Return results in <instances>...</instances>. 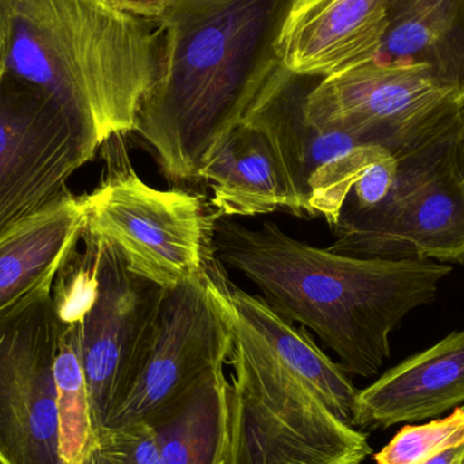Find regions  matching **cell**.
Here are the masks:
<instances>
[{
  "mask_svg": "<svg viewBox=\"0 0 464 464\" xmlns=\"http://www.w3.org/2000/svg\"><path fill=\"white\" fill-rule=\"evenodd\" d=\"M294 0H177L157 19V83L135 130L174 184L201 170L281 64L278 41Z\"/></svg>",
  "mask_w": 464,
  "mask_h": 464,
  "instance_id": "1",
  "label": "cell"
},
{
  "mask_svg": "<svg viewBox=\"0 0 464 464\" xmlns=\"http://www.w3.org/2000/svg\"><path fill=\"white\" fill-rule=\"evenodd\" d=\"M215 256L256 286L278 315L314 333L348 375H376L390 335L435 302L452 265L425 259L362 258L315 247L264 222L251 228L220 217Z\"/></svg>",
  "mask_w": 464,
  "mask_h": 464,
  "instance_id": "2",
  "label": "cell"
},
{
  "mask_svg": "<svg viewBox=\"0 0 464 464\" xmlns=\"http://www.w3.org/2000/svg\"><path fill=\"white\" fill-rule=\"evenodd\" d=\"M162 53L157 22L105 0H19L5 72L51 95L105 144L135 130Z\"/></svg>",
  "mask_w": 464,
  "mask_h": 464,
  "instance_id": "3",
  "label": "cell"
},
{
  "mask_svg": "<svg viewBox=\"0 0 464 464\" xmlns=\"http://www.w3.org/2000/svg\"><path fill=\"white\" fill-rule=\"evenodd\" d=\"M207 286L232 340L225 464L364 462L372 454L367 436L341 421L230 300Z\"/></svg>",
  "mask_w": 464,
  "mask_h": 464,
  "instance_id": "4",
  "label": "cell"
},
{
  "mask_svg": "<svg viewBox=\"0 0 464 464\" xmlns=\"http://www.w3.org/2000/svg\"><path fill=\"white\" fill-rule=\"evenodd\" d=\"M92 265L53 291L60 318L78 327L95 432L111 424L140 375L165 289L128 269L116 246L84 231Z\"/></svg>",
  "mask_w": 464,
  "mask_h": 464,
  "instance_id": "5",
  "label": "cell"
},
{
  "mask_svg": "<svg viewBox=\"0 0 464 464\" xmlns=\"http://www.w3.org/2000/svg\"><path fill=\"white\" fill-rule=\"evenodd\" d=\"M308 120L408 162L460 132L458 98L424 65L376 59L321 79L305 101Z\"/></svg>",
  "mask_w": 464,
  "mask_h": 464,
  "instance_id": "6",
  "label": "cell"
},
{
  "mask_svg": "<svg viewBox=\"0 0 464 464\" xmlns=\"http://www.w3.org/2000/svg\"><path fill=\"white\" fill-rule=\"evenodd\" d=\"M86 230L116 246L128 269L162 288L203 276L219 214L198 193L150 187L124 162L89 195Z\"/></svg>",
  "mask_w": 464,
  "mask_h": 464,
  "instance_id": "7",
  "label": "cell"
},
{
  "mask_svg": "<svg viewBox=\"0 0 464 464\" xmlns=\"http://www.w3.org/2000/svg\"><path fill=\"white\" fill-rule=\"evenodd\" d=\"M455 143L400 163L392 192L373 208H343L327 248L362 258L463 264L464 179Z\"/></svg>",
  "mask_w": 464,
  "mask_h": 464,
  "instance_id": "8",
  "label": "cell"
},
{
  "mask_svg": "<svg viewBox=\"0 0 464 464\" xmlns=\"http://www.w3.org/2000/svg\"><path fill=\"white\" fill-rule=\"evenodd\" d=\"M321 79L278 65L242 122L272 147L288 184L289 214L322 217L333 227L357 179L392 152L341 130H322L308 120L305 101Z\"/></svg>",
  "mask_w": 464,
  "mask_h": 464,
  "instance_id": "9",
  "label": "cell"
},
{
  "mask_svg": "<svg viewBox=\"0 0 464 464\" xmlns=\"http://www.w3.org/2000/svg\"><path fill=\"white\" fill-rule=\"evenodd\" d=\"M54 278L0 313V464H64L54 382L64 322Z\"/></svg>",
  "mask_w": 464,
  "mask_h": 464,
  "instance_id": "10",
  "label": "cell"
},
{
  "mask_svg": "<svg viewBox=\"0 0 464 464\" xmlns=\"http://www.w3.org/2000/svg\"><path fill=\"white\" fill-rule=\"evenodd\" d=\"M102 139L51 95L5 72L0 78V234L40 211L94 160Z\"/></svg>",
  "mask_w": 464,
  "mask_h": 464,
  "instance_id": "11",
  "label": "cell"
},
{
  "mask_svg": "<svg viewBox=\"0 0 464 464\" xmlns=\"http://www.w3.org/2000/svg\"><path fill=\"white\" fill-rule=\"evenodd\" d=\"M231 348L230 332L204 275L165 289L140 375L106 428L146 421L209 371L227 364Z\"/></svg>",
  "mask_w": 464,
  "mask_h": 464,
  "instance_id": "12",
  "label": "cell"
},
{
  "mask_svg": "<svg viewBox=\"0 0 464 464\" xmlns=\"http://www.w3.org/2000/svg\"><path fill=\"white\" fill-rule=\"evenodd\" d=\"M387 26V0H294L278 41L281 64L335 75L376 59Z\"/></svg>",
  "mask_w": 464,
  "mask_h": 464,
  "instance_id": "13",
  "label": "cell"
},
{
  "mask_svg": "<svg viewBox=\"0 0 464 464\" xmlns=\"http://www.w3.org/2000/svg\"><path fill=\"white\" fill-rule=\"evenodd\" d=\"M463 402L464 330H459L359 392L352 425L383 430L439 416Z\"/></svg>",
  "mask_w": 464,
  "mask_h": 464,
  "instance_id": "14",
  "label": "cell"
},
{
  "mask_svg": "<svg viewBox=\"0 0 464 464\" xmlns=\"http://www.w3.org/2000/svg\"><path fill=\"white\" fill-rule=\"evenodd\" d=\"M87 227L84 196L60 193L0 234V313L51 278L76 251Z\"/></svg>",
  "mask_w": 464,
  "mask_h": 464,
  "instance_id": "15",
  "label": "cell"
},
{
  "mask_svg": "<svg viewBox=\"0 0 464 464\" xmlns=\"http://www.w3.org/2000/svg\"><path fill=\"white\" fill-rule=\"evenodd\" d=\"M212 189L211 206L223 218L288 212L291 195L266 139L240 121L212 152L200 174Z\"/></svg>",
  "mask_w": 464,
  "mask_h": 464,
  "instance_id": "16",
  "label": "cell"
},
{
  "mask_svg": "<svg viewBox=\"0 0 464 464\" xmlns=\"http://www.w3.org/2000/svg\"><path fill=\"white\" fill-rule=\"evenodd\" d=\"M379 59L424 65L464 98V0H387Z\"/></svg>",
  "mask_w": 464,
  "mask_h": 464,
  "instance_id": "17",
  "label": "cell"
},
{
  "mask_svg": "<svg viewBox=\"0 0 464 464\" xmlns=\"http://www.w3.org/2000/svg\"><path fill=\"white\" fill-rule=\"evenodd\" d=\"M227 387L220 365L146 420L154 428L163 464H225Z\"/></svg>",
  "mask_w": 464,
  "mask_h": 464,
  "instance_id": "18",
  "label": "cell"
},
{
  "mask_svg": "<svg viewBox=\"0 0 464 464\" xmlns=\"http://www.w3.org/2000/svg\"><path fill=\"white\" fill-rule=\"evenodd\" d=\"M64 322V321H63ZM60 440L64 464H76L97 446L89 389L79 353L78 327L64 322L54 360Z\"/></svg>",
  "mask_w": 464,
  "mask_h": 464,
  "instance_id": "19",
  "label": "cell"
},
{
  "mask_svg": "<svg viewBox=\"0 0 464 464\" xmlns=\"http://www.w3.org/2000/svg\"><path fill=\"white\" fill-rule=\"evenodd\" d=\"M464 444V406L428 424L408 425L375 455L376 464H420Z\"/></svg>",
  "mask_w": 464,
  "mask_h": 464,
  "instance_id": "20",
  "label": "cell"
},
{
  "mask_svg": "<svg viewBox=\"0 0 464 464\" xmlns=\"http://www.w3.org/2000/svg\"><path fill=\"white\" fill-rule=\"evenodd\" d=\"M97 447L109 464H163L154 428L147 421L100 430Z\"/></svg>",
  "mask_w": 464,
  "mask_h": 464,
  "instance_id": "21",
  "label": "cell"
},
{
  "mask_svg": "<svg viewBox=\"0 0 464 464\" xmlns=\"http://www.w3.org/2000/svg\"><path fill=\"white\" fill-rule=\"evenodd\" d=\"M398 170L400 162L392 154L371 165L352 188L343 208L364 211L381 204L392 192Z\"/></svg>",
  "mask_w": 464,
  "mask_h": 464,
  "instance_id": "22",
  "label": "cell"
},
{
  "mask_svg": "<svg viewBox=\"0 0 464 464\" xmlns=\"http://www.w3.org/2000/svg\"><path fill=\"white\" fill-rule=\"evenodd\" d=\"M111 7L138 18L157 21L177 0H105Z\"/></svg>",
  "mask_w": 464,
  "mask_h": 464,
  "instance_id": "23",
  "label": "cell"
},
{
  "mask_svg": "<svg viewBox=\"0 0 464 464\" xmlns=\"http://www.w3.org/2000/svg\"><path fill=\"white\" fill-rule=\"evenodd\" d=\"M19 0H0V78L5 75Z\"/></svg>",
  "mask_w": 464,
  "mask_h": 464,
  "instance_id": "24",
  "label": "cell"
},
{
  "mask_svg": "<svg viewBox=\"0 0 464 464\" xmlns=\"http://www.w3.org/2000/svg\"><path fill=\"white\" fill-rule=\"evenodd\" d=\"M464 454V444L462 446L452 447V449L446 450L440 452L436 457L425 460L420 464H459Z\"/></svg>",
  "mask_w": 464,
  "mask_h": 464,
  "instance_id": "25",
  "label": "cell"
},
{
  "mask_svg": "<svg viewBox=\"0 0 464 464\" xmlns=\"http://www.w3.org/2000/svg\"><path fill=\"white\" fill-rule=\"evenodd\" d=\"M460 109V132L458 136L457 143H455V160H457L458 169L464 179V98L459 101Z\"/></svg>",
  "mask_w": 464,
  "mask_h": 464,
  "instance_id": "26",
  "label": "cell"
},
{
  "mask_svg": "<svg viewBox=\"0 0 464 464\" xmlns=\"http://www.w3.org/2000/svg\"><path fill=\"white\" fill-rule=\"evenodd\" d=\"M76 464H109V462L105 459V457L101 454L98 447L94 446L89 452H87L86 455H84L83 459Z\"/></svg>",
  "mask_w": 464,
  "mask_h": 464,
  "instance_id": "27",
  "label": "cell"
},
{
  "mask_svg": "<svg viewBox=\"0 0 464 464\" xmlns=\"http://www.w3.org/2000/svg\"><path fill=\"white\" fill-rule=\"evenodd\" d=\"M459 464H464V454H463L462 459H460V463Z\"/></svg>",
  "mask_w": 464,
  "mask_h": 464,
  "instance_id": "28",
  "label": "cell"
}]
</instances>
